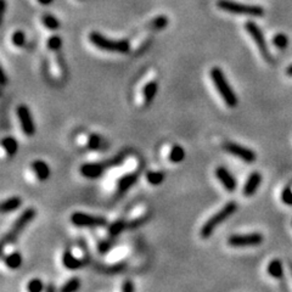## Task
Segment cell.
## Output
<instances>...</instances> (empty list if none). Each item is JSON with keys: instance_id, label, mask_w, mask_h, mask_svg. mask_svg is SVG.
<instances>
[{"instance_id": "16", "label": "cell", "mask_w": 292, "mask_h": 292, "mask_svg": "<svg viewBox=\"0 0 292 292\" xmlns=\"http://www.w3.org/2000/svg\"><path fill=\"white\" fill-rule=\"evenodd\" d=\"M31 169L35 173L37 179L41 181H45L49 179L50 173H52L48 163L42 160H37L35 162H32V164H31Z\"/></svg>"}, {"instance_id": "6", "label": "cell", "mask_w": 292, "mask_h": 292, "mask_svg": "<svg viewBox=\"0 0 292 292\" xmlns=\"http://www.w3.org/2000/svg\"><path fill=\"white\" fill-rule=\"evenodd\" d=\"M245 30H246V32H247L249 35V37L252 38V41H253L254 43H256L258 50H259L260 55H262V58L264 59L266 62L273 61V60H271L270 52H269L268 44H266L264 35H263L262 30H260V28L258 27L257 25L254 24V22H252V21L246 22Z\"/></svg>"}, {"instance_id": "26", "label": "cell", "mask_w": 292, "mask_h": 292, "mask_svg": "<svg viewBox=\"0 0 292 292\" xmlns=\"http://www.w3.org/2000/svg\"><path fill=\"white\" fill-rule=\"evenodd\" d=\"M42 21H43L44 26L50 31H56L58 28H60V21H59L55 16L50 15V14L44 15L43 19H42Z\"/></svg>"}, {"instance_id": "23", "label": "cell", "mask_w": 292, "mask_h": 292, "mask_svg": "<svg viewBox=\"0 0 292 292\" xmlns=\"http://www.w3.org/2000/svg\"><path fill=\"white\" fill-rule=\"evenodd\" d=\"M167 26H168V18H167V16L160 15L157 16V18L152 19L151 21L149 22L147 28L151 31H161L163 30V28H166Z\"/></svg>"}, {"instance_id": "31", "label": "cell", "mask_w": 292, "mask_h": 292, "mask_svg": "<svg viewBox=\"0 0 292 292\" xmlns=\"http://www.w3.org/2000/svg\"><path fill=\"white\" fill-rule=\"evenodd\" d=\"M11 42H13V44L15 45V47L22 48L25 43H26V35H25L22 31H16L13 35V37H11Z\"/></svg>"}, {"instance_id": "20", "label": "cell", "mask_w": 292, "mask_h": 292, "mask_svg": "<svg viewBox=\"0 0 292 292\" xmlns=\"http://www.w3.org/2000/svg\"><path fill=\"white\" fill-rule=\"evenodd\" d=\"M2 146L9 156H15L19 151V143L15 138L5 137L2 140Z\"/></svg>"}, {"instance_id": "18", "label": "cell", "mask_w": 292, "mask_h": 292, "mask_svg": "<svg viewBox=\"0 0 292 292\" xmlns=\"http://www.w3.org/2000/svg\"><path fill=\"white\" fill-rule=\"evenodd\" d=\"M266 271H268L269 276L274 277V279H281L283 276V265L280 259H273L269 262L266 266Z\"/></svg>"}, {"instance_id": "15", "label": "cell", "mask_w": 292, "mask_h": 292, "mask_svg": "<svg viewBox=\"0 0 292 292\" xmlns=\"http://www.w3.org/2000/svg\"><path fill=\"white\" fill-rule=\"evenodd\" d=\"M62 264H64L65 268L70 269V270H77V269L82 268L86 264V260L76 257L71 249H66L64 254H62Z\"/></svg>"}, {"instance_id": "39", "label": "cell", "mask_w": 292, "mask_h": 292, "mask_svg": "<svg viewBox=\"0 0 292 292\" xmlns=\"http://www.w3.org/2000/svg\"><path fill=\"white\" fill-rule=\"evenodd\" d=\"M5 9H7V2L5 0H2V13H5Z\"/></svg>"}, {"instance_id": "21", "label": "cell", "mask_w": 292, "mask_h": 292, "mask_svg": "<svg viewBox=\"0 0 292 292\" xmlns=\"http://www.w3.org/2000/svg\"><path fill=\"white\" fill-rule=\"evenodd\" d=\"M4 263L8 268L10 269H19L22 265V256L20 252H13V253L8 254L7 257H4Z\"/></svg>"}, {"instance_id": "33", "label": "cell", "mask_w": 292, "mask_h": 292, "mask_svg": "<svg viewBox=\"0 0 292 292\" xmlns=\"http://www.w3.org/2000/svg\"><path fill=\"white\" fill-rule=\"evenodd\" d=\"M27 290L30 292H41L44 290V283L41 279H32L30 280L27 285Z\"/></svg>"}, {"instance_id": "40", "label": "cell", "mask_w": 292, "mask_h": 292, "mask_svg": "<svg viewBox=\"0 0 292 292\" xmlns=\"http://www.w3.org/2000/svg\"><path fill=\"white\" fill-rule=\"evenodd\" d=\"M41 4H43V5H48V4H50V3L53 2V0H38Z\"/></svg>"}, {"instance_id": "36", "label": "cell", "mask_w": 292, "mask_h": 292, "mask_svg": "<svg viewBox=\"0 0 292 292\" xmlns=\"http://www.w3.org/2000/svg\"><path fill=\"white\" fill-rule=\"evenodd\" d=\"M134 290L135 287L130 280H127V281H124L123 285H122V291L123 292H133Z\"/></svg>"}, {"instance_id": "9", "label": "cell", "mask_w": 292, "mask_h": 292, "mask_svg": "<svg viewBox=\"0 0 292 292\" xmlns=\"http://www.w3.org/2000/svg\"><path fill=\"white\" fill-rule=\"evenodd\" d=\"M223 149L225 150L228 154L235 156L239 160L243 161L246 163H253L257 160V155L253 150L248 149V147L240 145L237 143H232V141H228L223 145Z\"/></svg>"}, {"instance_id": "37", "label": "cell", "mask_w": 292, "mask_h": 292, "mask_svg": "<svg viewBox=\"0 0 292 292\" xmlns=\"http://www.w3.org/2000/svg\"><path fill=\"white\" fill-rule=\"evenodd\" d=\"M7 84V75H5L4 69H2V86Z\"/></svg>"}, {"instance_id": "25", "label": "cell", "mask_w": 292, "mask_h": 292, "mask_svg": "<svg viewBox=\"0 0 292 292\" xmlns=\"http://www.w3.org/2000/svg\"><path fill=\"white\" fill-rule=\"evenodd\" d=\"M124 229H127V222L123 219H120L116 220V222H113L112 224H110L109 232L111 236H118Z\"/></svg>"}, {"instance_id": "11", "label": "cell", "mask_w": 292, "mask_h": 292, "mask_svg": "<svg viewBox=\"0 0 292 292\" xmlns=\"http://www.w3.org/2000/svg\"><path fill=\"white\" fill-rule=\"evenodd\" d=\"M215 178L218 181L222 184V186L228 192H234L237 188V181L235 179L234 175L231 174L228 169L224 166H218L214 171Z\"/></svg>"}, {"instance_id": "34", "label": "cell", "mask_w": 292, "mask_h": 292, "mask_svg": "<svg viewBox=\"0 0 292 292\" xmlns=\"http://www.w3.org/2000/svg\"><path fill=\"white\" fill-rule=\"evenodd\" d=\"M112 246H113V243L111 240H103V241H100V243H99L98 249L101 254H106L107 252L112 248Z\"/></svg>"}, {"instance_id": "28", "label": "cell", "mask_w": 292, "mask_h": 292, "mask_svg": "<svg viewBox=\"0 0 292 292\" xmlns=\"http://www.w3.org/2000/svg\"><path fill=\"white\" fill-rule=\"evenodd\" d=\"M273 44L277 48V49H280V50L286 49V48H287V45H288L287 36L283 35V33H277L276 36H274Z\"/></svg>"}, {"instance_id": "7", "label": "cell", "mask_w": 292, "mask_h": 292, "mask_svg": "<svg viewBox=\"0 0 292 292\" xmlns=\"http://www.w3.org/2000/svg\"><path fill=\"white\" fill-rule=\"evenodd\" d=\"M264 236L260 232H249V234H234L228 237V245L231 247H256L262 245Z\"/></svg>"}, {"instance_id": "32", "label": "cell", "mask_w": 292, "mask_h": 292, "mask_svg": "<svg viewBox=\"0 0 292 292\" xmlns=\"http://www.w3.org/2000/svg\"><path fill=\"white\" fill-rule=\"evenodd\" d=\"M149 218H150V215H141V217H138V218H135V219L129 220V222H127V229L139 228V226L144 225V224L149 220Z\"/></svg>"}, {"instance_id": "14", "label": "cell", "mask_w": 292, "mask_h": 292, "mask_svg": "<svg viewBox=\"0 0 292 292\" xmlns=\"http://www.w3.org/2000/svg\"><path fill=\"white\" fill-rule=\"evenodd\" d=\"M139 177L135 173H128V174L122 175L120 179L117 180V194L118 195L126 194L127 191H129V190L135 185Z\"/></svg>"}, {"instance_id": "38", "label": "cell", "mask_w": 292, "mask_h": 292, "mask_svg": "<svg viewBox=\"0 0 292 292\" xmlns=\"http://www.w3.org/2000/svg\"><path fill=\"white\" fill-rule=\"evenodd\" d=\"M286 75L292 77V65H290V66H288L287 69H286Z\"/></svg>"}, {"instance_id": "27", "label": "cell", "mask_w": 292, "mask_h": 292, "mask_svg": "<svg viewBox=\"0 0 292 292\" xmlns=\"http://www.w3.org/2000/svg\"><path fill=\"white\" fill-rule=\"evenodd\" d=\"M81 288V280L78 277H72L61 287L62 292H75Z\"/></svg>"}, {"instance_id": "41", "label": "cell", "mask_w": 292, "mask_h": 292, "mask_svg": "<svg viewBox=\"0 0 292 292\" xmlns=\"http://www.w3.org/2000/svg\"><path fill=\"white\" fill-rule=\"evenodd\" d=\"M47 291H55V287H54V286H48Z\"/></svg>"}, {"instance_id": "5", "label": "cell", "mask_w": 292, "mask_h": 292, "mask_svg": "<svg viewBox=\"0 0 292 292\" xmlns=\"http://www.w3.org/2000/svg\"><path fill=\"white\" fill-rule=\"evenodd\" d=\"M37 215V211L35 208H27L26 211L22 212V214L20 215L15 223H14L13 228L8 231V234L3 237V245H8V243H13L18 237L20 236L22 231L26 229V226L32 222L33 219L36 218Z\"/></svg>"}, {"instance_id": "13", "label": "cell", "mask_w": 292, "mask_h": 292, "mask_svg": "<svg viewBox=\"0 0 292 292\" xmlns=\"http://www.w3.org/2000/svg\"><path fill=\"white\" fill-rule=\"evenodd\" d=\"M105 166L103 163H83L79 168V172L84 178L88 179H98L103 175Z\"/></svg>"}, {"instance_id": "8", "label": "cell", "mask_w": 292, "mask_h": 292, "mask_svg": "<svg viewBox=\"0 0 292 292\" xmlns=\"http://www.w3.org/2000/svg\"><path fill=\"white\" fill-rule=\"evenodd\" d=\"M71 223L77 228H104L107 226L106 218L96 217L93 214H87L83 212H75L71 215Z\"/></svg>"}, {"instance_id": "4", "label": "cell", "mask_w": 292, "mask_h": 292, "mask_svg": "<svg viewBox=\"0 0 292 292\" xmlns=\"http://www.w3.org/2000/svg\"><path fill=\"white\" fill-rule=\"evenodd\" d=\"M217 7L222 11L235 14V15L253 16V18H260L264 15V9L258 5L241 4V3L231 2V0H218Z\"/></svg>"}, {"instance_id": "3", "label": "cell", "mask_w": 292, "mask_h": 292, "mask_svg": "<svg viewBox=\"0 0 292 292\" xmlns=\"http://www.w3.org/2000/svg\"><path fill=\"white\" fill-rule=\"evenodd\" d=\"M89 41L94 47L98 49L104 50L109 53H118V54H127L130 52V44L127 41H115V39L107 38L104 35L99 32H92L89 35Z\"/></svg>"}, {"instance_id": "24", "label": "cell", "mask_w": 292, "mask_h": 292, "mask_svg": "<svg viewBox=\"0 0 292 292\" xmlns=\"http://www.w3.org/2000/svg\"><path fill=\"white\" fill-rule=\"evenodd\" d=\"M146 180L147 183L154 186L161 185L164 181V174L162 172L158 171H149L146 173Z\"/></svg>"}, {"instance_id": "2", "label": "cell", "mask_w": 292, "mask_h": 292, "mask_svg": "<svg viewBox=\"0 0 292 292\" xmlns=\"http://www.w3.org/2000/svg\"><path fill=\"white\" fill-rule=\"evenodd\" d=\"M237 208H239V205H237L236 201H229L223 208H220L217 213H214L211 218L206 220V223L203 224L200 230V236L205 240L209 239L213 235L215 229L223 222H225L226 219H229L237 211Z\"/></svg>"}, {"instance_id": "10", "label": "cell", "mask_w": 292, "mask_h": 292, "mask_svg": "<svg viewBox=\"0 0 292 292\" xmlns=\"http://www.w3.org/2000/svg\"><path fill=\"white\" fill-rule=\"evenodd\" d=\"M16 115H18L19 122L21 124L22 132L27 137H33L36 133V124L30 107L26 106V105H19L18 109H16Z\"/></svg>"}, {"instance_id": "22", "label": "cell", "mask_w": 292, "mask_h": 292, "mask_svg": "<svg viewBox=\"0 0 292 292\" xmlns=\"http://www.w3.org/2000/svg\"><path fill=\"white\" fill-rule=\"evenodd\" d=\"M185 150L180 145H173L171 151H169L168 158L172 163H180L185 160Z\"/></svg>"}, {"instance_id": "35", "label": "cell", "mask_w": 292, "mask_h": 292, "mask_svg": "<svg viewBox=\"0 0 292 292\" xmlns=\"http://www.w3.org/2000/svg\"><path fill=\"white\" fill-rule=\"evenodd\" d=\"M281 201L285 205L292 206V189L285 188L281 192Z\"/></svg>"}, {"instance_id": "30", "label": "cell", "mask_w": 292, "mask_h": 292, "mask_svg": "<svg viewBox=\"0 0 292 292\" xmlns=\"http://www.w3.org/2000/svg\"><path fill=\"white\" fill-rule=\"evenodd\" d=\"M47 47H48V49L53 50V52H58V50H60L62 47L61 37H59V36L50 37L47 42Z\"/></svg>"}, {"instance_id": "19", "label": "cell", "mask_w": 292, "mask_h": 292, "mask_svg": "<svg viewBox=\"0 0 292 292\" xmlns=\"http://www.w3.org/2000/svg\"><path fill=\"white\" fill-rule=\"evenodd\" d=\"M22 205V198L19 196H13L8 200H5L4 202L2 203V213H10V212L16 211L19 209Z\"/></svg>"}, {"instance_id": "1", "label": "cell", "mask_w": 292, "mask_h": 292, "mask_svg": "<svg viewBox=\"0 0 292 292\" xmlns=\"http://www.w3.org/2000/svg\"><path fill=\"white\" fill-rule=\"evenodd\" d=\"M209 76H211L212 82H213L215 89L219 93L220 98L224 101V104L226 105L230 109H234V107L237 106V95L236 93L232 90V88L230 84H229L228 79H226L225 75L222 71V69L219 67H213L209 72Z\"/></svg>"}, {"instance_id": "12", "label": "cell", "mask_w": 292, "mask_h": 292, "mask_svg": "<svg viewBox=\"0 0 292 292\" xmlns=\"http://www.w3.org/2000/svg\"><path fill=\"white\" fill-rule=\"evenodd\" d=\"M260 183H262V175L259 172H252L248 175V178L245 181V185L242 188V194L246 197H252L259 189Z\"/></svg>"}, {"instance_id": "17", "label": "cell", "mask_w": 292, "mask_h": 292, "mask_svg": "<svg viewBox=\"0 0 292 292\" xmlns=\"http://www.w3.org/2000/svg\"><path fill=\"white\" fill-rule=\"evenodd\" d=\"M158 90V84L157 82L151 81L149 83H146L143 88V98H144V103L146 105H150L154 101L156 94H157Z\"/></svg>"}, {"instance_id": "29", "label": "cell", "mask_w": 292, "mask_h": 292, "mask_svg": "<svg viewBox=\"0 0 292 292\" xmlns=\"http://www.w3.org/2000/svg\"><path fill=\"white\" fill-rule=\"evenodd\" d=\"M103 146V138L99 134H92L88 140V147L90 150H100Z\"/></svg>"}]
</instances>
